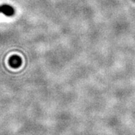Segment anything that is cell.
<instances>
[{"mask_svg":"<svg viewBox=\"0 0 135 135\" xmlns=\"http://www.w3.org/2000/svg\"><path fill=\"white\" fill-rule=\"evenodd\" d=\"M0 9L1 12L6 16H12L15 13L14 8L9 5H2Z\"/></svg>","mask_w":135,"mask_h":135,"instance_id":"6da1fadb","label":"cell"},{"mask_svg":"<svg viewBox=\"0 0 135 135\" xmlns=\"http://www.w3.org/2000/svg\"><path fill=\"white\" fill-rule=\"evenodd\" d=\"M21 58L17 56H13L10 59V65L13 68H18L21 66Z\"/></svg>","mask_w":135,"mask_h":135,"instance_id":"7a4b0ae2","label":"cell"}]
</instances>
